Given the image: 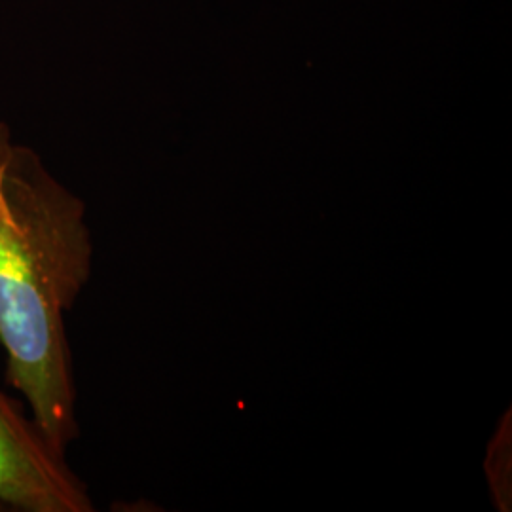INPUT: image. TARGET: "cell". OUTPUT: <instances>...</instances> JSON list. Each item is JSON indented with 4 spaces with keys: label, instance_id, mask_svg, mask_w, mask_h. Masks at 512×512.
Returning a JSON list of instances; mask_svg holds the SVG:
<instances>
[{
    "label": "cell",
    "instance_id": "6da1fadb",
    "mask_svg": "<svg viewBox=\"0 0 512 512\" xmlns=\"http://www.w3.org/2000/svg\"><path fill=\"white\" fill-rule=\"evenodd\" d=\"M90 270L84 205L0 126V346L10 384L61 452L78 433L65 317Z\"/></svg>",
    "mask_w": 512,
    "mask_h": 512
},
{
    "label": "cell",
    "instance_id": "7a4b0ae2",
    "mask_svg": "<svg viewBox=\"0 0 512 512\" xmlns=\"http://www.w3.org/2000/svg\"><path fill=\"white\" fill-rule=\"evenodd\" d=\"M0 509L19 512H88L86 488L40 431L0 389Z\"/></svg>",
    "mask_w": 512,
    "mask_h": 512
},
{
    "label": "cell",
    "instance_id": "3957f363",
    "mask_svg": "<svg viewBox=\"0 0 512 512\" xmlns=\"http://www.w3.org/2000/svg\"><path fill=\"white\" fill-rule=\"evenodd\" d=\"M0 511H2V509H0Z\"/></svg>",
    "mask_w": 512,
    "mask_h": 512
}]
</instances>
